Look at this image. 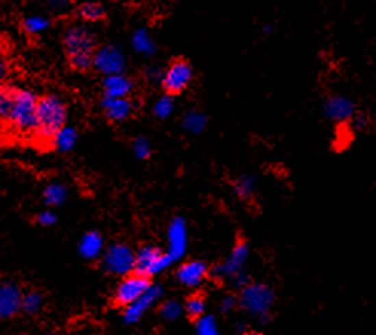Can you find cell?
I'll list each match as a JSON object with an SVG mask.
<instances>
[{"label":"cell","mask_w":376,"mask_h":335,"mask_svg":"<svg viewBox=\"0 0 376 335\" xmlns=\"http://www.w3.org/2000/svg\"><path fill=\"white\" fill-rule=\"evenodd\" d=\"M188 248V227L187 221L176 216L170 222L167 229V254L173 262L181 260Z\"/></svg>","instance_id":"ba28073f"},{"label":"cell","mask_w":376,"mask_h":335,"mask_svg":"<svg viewBox=\"0 0 376 335\" xmlns=\"http://www.w3.org/2000/svg\"><path fill=\"white\" fill-rule=\"evenodd\" d=\"M94 66L104 75L121 74L127 66V60L120 48L109 45L94 52Z\"/></svg>","instance_id":"8fae6325"},{"label":"cell","mask_w":376,"mask_h":335,"mask_svg":"<svg viewBox=\"0 0 376 335\" xmlns=\"http://www.w3.org/2000/svg\"><path fill=\"white\" fill-rule=\"evenodd\" d=\"M249 259V245L245 240H239L231 249V253L225 260H222L219 265L213 268L211 274L214 275V279L219 280H229L234 274L239 271H243L245 264Z\"/></svg>","instance_id":"8992f818"},{"label":"cell","mask_w":376,"mask_h":335,"mask_svg":"<svg viewBox=\"0 0 376 335\" xmlns=\"http://www.w3.org/2000/svg\"><path fill=\"white\" fill-rule=\"evenodd\" d=\"M5 75V63L2 58H0V78H2Z\"/></svg>","instance_id":"ab89813d"},{"label":"cell","mask_w":376,"mask_h":335,"mask_svg":"<svg viewBox=\"0 0 376 335\" xmlns=\"http://www.w3.org/2000/svg\"><path fill=\"white\" fill-rule=\"evenodd\" d=\"M184 305L177 300H167L161 306V317L167 321H176L182 317Z\"/></svg>","instance_id":"83f0119b"},{"label":"cell","mask_w":376,"mask_h":335,"mask_svg":"<svg viewBox=\"0 0 376 335\" xmlns=\"http://www.w3.org/2000/svg\"><path fill=\"white\" fill-rule=\"evenodd\" d=\"M64 48L68 51L69 57L94 55V34L84 26H72L64 36Z\"/></svg>","instance_id":"9c48e42d"},{"label":"cell","mask_w":376,"mask_h":335,"mask_svg":"<svg viewBox=\"0 0 376 335\" xmlns=\"http://www.w3.org/2000/svg\"><path fill=\"white\" fill-rule=\"evenodd\" d=\"M237 303H239V300H237L234 295L228 294V295H225V297H222L221 303H219V311L222 314H229L231 311H234Z\"/></svg>","instance_id":"836d02e7"},{"label":"cell","mask_w":376,"mask_h":335,"mask_svg":"<svg viewBox=\"0 0 376 335\" xmlns=\"http://www.w3.org/2000/svg\"><path fill=\"white\" fill-rule=\"evenodd\" d=\"M66 123V108L60 98L54 95L45 97L37 103L36 135L42 141H52V138Z\"/></svg>","instance_id":"7a4b0ae2"},{"label":"cell","mask_w":376,"mask_h":335,"mask_svg":"<svg viewBox=\"0 0 376 335\" xmlns=\"http://www.w3.org/2000/svg\"><path fill=\"white\" fill-rule=\"evenodd\" d=\"M150 280L146 275L141 274H127L120 285H118L115 291V303L120 306H127L131 301L140 299L141 295L150 288Z\"/></svg>","instance_id":"30bf717a"},{"label":"cell","mask_w":376,"mask_h":335,"mask_svg":"<svg viewBox=\"0 0 376 335\" xmlns=\"http://www.w3.org/2000/svg\"><path fill=\"white\" fill-rule=\"evenodd\" d=\"M182 127L191 135H199L207 127V116L199 110H188L182 118Z\"/></svg>","instance_id":"ffe728a7"},{"label":"cell","mask_w":376,"mask_h":335,"mask_svg":"<svg viewBox=\"0 0 376 335\" xmlns=\"http://www.w3.org/2000/svg\"><path fill=\"white\" fill-rule=\"evenodd\" d=\"M37 221H38V223H40V225L49 227V225H54L55 221H57V216L52 212H43V213L38 214Z\"/></svg>","instance_id":"74e56055"},{"label":"cell","mask_w":376,"mask_h":335,"mask_svg":"<svg viewBox=\"0 0 376 335\" xmlns=\"http://www.w3.org/2000/svg\"><path fill=\"white\" fill-rule=\"evenodd\" d=\"M162 75H164V72L161 71V68H158V66H151L146 71V77L150 83H161Z\"/></svg>","instance_id":"8d00e7d4"},{"label":"cell","mask_w":376,"mask_h":335,"mask_svg":"<svg viewBox=\"0 0 376 335\" xmlns=\"http://www.w3.org/2000/svg\"><path fill=\"white\" fill-rule=\"evenodd\" d=\"M104 266L116 275H127L135 269V253L130 247L115 244L108 248L104 254Z\"/></svg>","instance_id":"52a82bcc"},{"label":"cell","mask_w":376,"mask_h":335,"mask_svg":"<svg viewBox=\"0 0 376 335\" xmlns=\"http://www.w3.org/2000/svg\"><path fill=\"white\" fill-rule=\"evenodd\" d=\"M75 142H77V130L72 127L63 126L55 134V136L52 138V144H54L58 150H62V152H68V150H71L75 146Z\"/></svg>","instance_id":"7402d4cb"},{"label":"cell","mask_w":376,"mask_h":335,"mask_svg":"<svg viewBox=\"0 0 376 335\" xmlns=\"http://www.w3.org/2000/svg\"><path fill=\"white\" fill-rule=\"evenodd\" d=\"M103 86L105 95L109 97H129L134 89V83L129 77L124 75V72H121V74L105 75Z\"/></svg>","instance_id":"e0dca14e"},{"label":"cell","mask_w":376,"mask_h":335,"mask_svg":"<svg viewBox=\"0 0 376 335\" xmlns=\"http://www.w3.org/2000/svg\"><path fill=\"white\" fill-rule=\"evenodd\" d=\"M43 198L46 203H49L52 207H57L68 198V190H66L64 186H60V184H51V186L45 188Z\"/></svg>","instance_id":"cb8c5ba5"},{"label":"cell","mask_w":376,"mask_h":335,"mask_svg":"<svg viewBox=\"0 0 376 335\" xmlns=\"http://www.w3.org/2000/svg\"><path fill=\"white\" fill-rule=\"evenodd\" d=\"M229 282H231V285L237 288V290H242L243 286H247L249 284V277L245 273V269H243V271H239L237 274H234L233 277L229 279Z\"/></svg>","instance_id":"e575fe53"},{"label":"cell","mask_w":376,"mask_h":335,"mask_svg":"<svg viewBox=\"0 0 376 335\" xmlns=\"http://www.w3.org/2000/svg\"><path fill=\"white\" fill-rule=\"evenodd\" d=\"M71 64L77 71H88L90 66H94V55L71 57Z\"/></svg>","instance_id":"1f68e13d"},{"label":"cell","mask_w":376,"mask_h":335,"mask_svg":"<svg viewBox=\"0 0 376 335\" xmlns=\"http://www.w3.org/2000/svg\"><path fill=\"white\" fill-rule=\"evenodd\" d=\"M134 152L138 160H147L151 155V147L146 138H136L134 141Z\"/></svg>","instance_id":"4dcf8cb0"},{"label":"cell","mask_w":376,"mask_h":335,"mask_svg":"<svg viewBox=\"0 0 376 335\" xmlns=\"http://www.w3.org/2000/svg\"><path fill=\"white\" fill-rule=\"evenodd\" d=\"M173 264L167 251H161L158 247L147 245L142 247L140 251L135 254V269L134 271L146 275V277H153V275L161 274L162 271Z\"/></svg>","instance_id":"277c9868"},{"label":"cell","mask_w":376,"mask_h":335,"mask_svg":"<svg viewBox=\"0 0 376 335\" xmlns=\"http://www.w3.org/2000/svg\"><path fill=\"white\" fill-rule=\"evenodd\" d=\"M103 247H104V242H103L101 234L97 232H89L82 238L78 249H80V254L84 259L94 260L101 256Z\"/></svg>","instance_id":"ac0fdd59"},{"label":"cell","mask_w":376,"mask_h":335,"mask_svg":"<svg viewBox=\"0 0 376 335\" xmlns=\"http://www.w3.org/2000/svg\"><path fill=\"white\" fill-rule=\"evenodd\" d=\"M193 82V68L186 60H176L170 64L162 75V86L167 94L176 95L186 90Z\"/></svg>","instance_id":"5b68a950"},{"label":"cell","mask_w":376,"mask_h":335,"mask_svg":"<svg viewBox=\"0 0 376 335\" xmlns=\"http://www.w3.org/2000/svg\"><path fill=\"white\" fill-rule=\"evenodd\" d=\"M325 114L334 123H347L355 115V103L346 95H332L325 101Z\"/></svg>","instance_id":"5bb4252c"},{"label":"cell","mask_w":376,"mask_h":335,"mask_svg":"<svg viewBox=\"0 0 376 335\" xmlns=\"http://www.w3.org/2000/svg\"><path fill=\"white\" fill-rule=\"evenodd\" d=\"M255 188H257L255 178L251 175H240L233 184V190L237 198H240L242 201L253 199L255 195Z\"/></svg>","instance_id":"44dd1931"},{"label":"cell","mask_w":376,"mask_h":335,"mask_svg":"<svg viewBox=\"0 0 376 335\" xmlns=\"http://www.w3.org/2000/svg\"><path fill=\"white\" fill-rule=\"evenodd\" d=\"M275 301V294L271 286L265 284H249L243 286L239 295V305L245 312L259 320L260 325L271 321V310Z\"/></svg>","instance_id":"6da1fadb"},{"label":"cell","mask_w":376,"mask_h":335,"mask_svg":"<svg viewBox=\"0 0 376 335\" xmlns=\"http://www.w3.org/2000/svg\"><path fill=\"white\" fill-rule=\"evenodd\" d=\"M22 305V294L16 285L0 282V317H11Z\"/></svg>","instance_id":"9a60e30c"},{"label":"cell","mask_w":376,"mask_h":335,"mask_svg":"<svg viewBox=\"0 0 376 335\" xmlns=\"http://www.w3.org/2000/svg\"><path fill=\"white\" fill-rule=\"evenodd\" d=\"M273 29H274V26H265V28H263V32H265V34H271V32H273Z\"/></svg>","instance_id":"60d3db41"},{"label":"cell","mask_w":376,"mask_h":335,"mask_svg":"<svg viewBox=\"0 0 376 335\" xmlns=\"http://www.w3.org/2000/svg\"><path fill=\"white\" fill-rule=\"evenodd\" d=\"M173 110H175V100L170 94L161 97L153 106V114L156 118H160V120H167V118L173 114Z\"/></svg>","instance_id":"4316f807"},{"label":"cell","mask_w":376,"mask_h":335,"mask_svg":"<svg viewBox=\"0 0 376 335\" xmlns=\"http://www.w3.org/2000/svg\"><path fill=\"white\" fill-rule=\"evenodd\" d=\"M103 109L112 121H124L131 115L134 104L127 97H109L103 100Z\"/></svg>","instance_id":"2e32d148"},{"label":"cell","mask_w":376,"mask_h":335,"mask_svg":"<svg viewBox=\"0 0 376 335\" xmlns=\"http://www.w3.org/2000/svg\"><path fill=\"white\" fill-rule=\"evenodd\" d=\"M51 22L43 16H31L25 18L23 28L29 32V34H40L45 29H48Z\"/></svg>","instance_id":"f1b7e54d"},{"label":"cell","mask_w":376,"mask_h":335,"mask_svg":"<svg viewBox=\"0 0 376 335\" xmlns=\"http://www.w3.org/2000/svg\"><path fill=\"white\" fill-rule=\"evenodd\" d=\"M37 97L29 90L12 92L6 118L21 132H34L37 126Z\"/></svg>","instance_id":"3957f363"},{"label":"cell","mask_w":376,"mask_h":335,"mask_svg":"<svg viewBox=\"0 0 376 335\" xmlns=\"http://www.w3.org/2000/svg\"><path fill=\"white\" fill-rule=\"evenodd\" d=\"M71 0H48L49 6L54 11H64L69 6Z\"/></svg>","instance_id":"f35d334b"},{"label":"cell","mask_w":376,"mask_h":335,"mask_svg":"<svg viewBox=\"0 0 376 335\" xmlns=\"http://www.w3.org/2000/svg\"><path fill=\"white\" fill-rule=\"evenodd\" d=\"M352 127L355 130H358V132H361V130H366L368 127V118L366 115H361V114H355L352 118Z\"/></svg>","instance_id":"d590c367"},{"label":"cell","mask_w":376,"mask_h":335,"mask_svg":"<svg viewBox=\"0 0 376 335\" xmlns=\"http://www.w3.org/2000/svg\"><path fill=\"white\" fill-rule=\"evenodd\" d=\"M78 14L86 22H98L104 17V8L98 2H86L78 8Z\"/></svg>","instance_id":"484cf974"},{"label":"cell","mask_w":376,"mask_h":335,"mask_svg":"<svg viewBox=\"0 0 376 335\" xmlns=\"http://www.w3.org/2000/svg\"><path fill=\"white\" fill-rule=\"evenodd\" d=\"M184 312H186L191 319L201 317L202 314L207 312V300L199 294L191 295V297H188V300L186 301V305H184Z\"/></svg>","instance_id":"d4e9b609"},{"label":"cell","mask_w":376,"mask_h":335,"mask_svg":"<svg viewBox=\"0 0 376 335\" xmlns=\"http://www.w3.org/2000/svg\"><path fill=\"white\" fill-rule=\"evenodd\" d=\"M21 308L28 314L37 312L42 308V295L38 293H34V291L28 293L25 295V297H22Z\"/></svg>","instance_id":"f546056e"},{"label":"cell","mask_w":376,"mask_h":335,"mask_svg":"<svg viewBox=\"0 0 376 335\" xmlns=\"http://www.w3.org/2000/svg\"><path fill=\"white\" fill-rule=\"evenodd\" d=\"M162 295V288L160 285H150L149 290L144 293L140 299L131 301L124 310V323L134 325L140 321L144 314H146L151 306H153Z\"/></svg>","instance_id":"7c38bea8"},{"label":"cell","mask_w":376,"mask_h":335,"mask_svg":"<svg viewBox=\"0 0 376 335\" xmlns=\"http://www.w3.org/2000/svg\"><path fill=\"white\" fill-rule=\"evenodd\" d=\"M195 331L199 335H217L219 334V321L211 314H202L195 319Z\"/></svg>","instance_id":"603a6c76"},{"label":"cell","mask_w":376,"mask_h":335,"mask_svg":"<svg viewBox=\"0 0 376 335\" xmlns=\"http://www.w3.org/2000/svg\"><path fill=\"white\" fill-rule=\"evenodd\" d=\"M208 265L202 260H191L182 264L176 271V279L182 286L197 288L208 277Z\"/></svg>","instance_id":"4fadbf2b"},{"label":"cell","mask_w":376,"mask_h":335,"mask_svg":"<svg viewBox=\"0 0 376 335\" xmlns=\"http://www.w3.org/2000/svg\"><path fill=\"white\" fill-rule=\"evenodd\" d=\"M11 103V94L3 86H0V121H3L8 116Z\"/></svg>","instance_id":"d6a6232c"},{"label":"cell","mask_w":376,"mask_h":335,"mask_svg":"<svg viewBox=\"0 0 376 335\" xmlns=\"http://www.w3.org/2000/svg\"><path fill=\"white\" fill-rule=\"evenodd\" d=\"M131 48H134L138 54H142L146 57H151L156 52L155 40L149 34L146 28L136 29L131 36Z\"/></svg>","instance_id":"d6986e66"}]
</instances>
